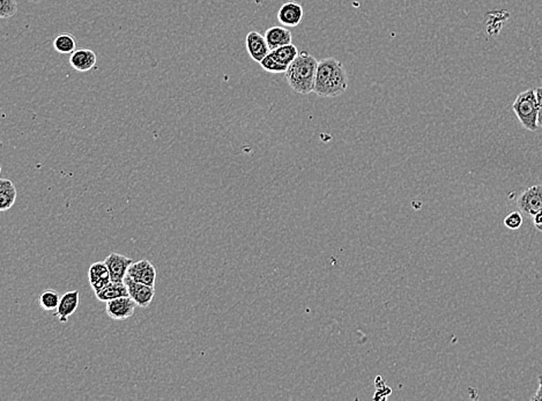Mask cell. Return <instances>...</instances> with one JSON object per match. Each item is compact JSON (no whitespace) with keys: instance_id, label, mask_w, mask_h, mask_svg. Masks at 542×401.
Masks as SVG:
<instances>
[{"instance_id":"cell-1","label":"cell","mask_w":542,"mask_h":401,"mask_svg":"<svg viewBox=\"0 0 542 401\" xmlns=\"http://www.w3.org/2000/svg\"><path fill=\"white\" fill-rule=\"evenodd\" d=\"M348 88L345 66L335 58L319 60L313 93L322 97H338Z\"/></svg>"},{"instance_id":"cell-2","label":"cell","mask_w":542,"mask_h":401,"mask_svg":"<svg viewBox=\"0 0 542 401\" xmlns=\"http://www.w3.org/2000/svg\"><path fill=\"white\" fill-rule=\"evenodd\" d=\"M318 60L306 51H301L286 71L287 83L297 94L309 95L313 93Z\"/></svg>"},{"instance_id":"cell-3","label":"cell","mask_w":542,"mask_h":401,"mask_svg":"<svg viewBox=\"0 0 542 401\" xmlns=\"http://www.w3.org/2000/svg\"><path fill=\"white\" fill-rule=\"evenodd\" d=\"M513 111L520 119L522 128L529 131L538 130V117H539V106L536 100V89H527L517 96L513 102Z\"/></svg>"},{"instance_id":"cell-4","label":"cell","mask_w":542,"mask_h":401,"mask_svg":"<svg viewBox=\"0 0 542 401\" xmlns=\"http://www.w3.org/2000/svg\"><path fill=\"white\" fill-rule=\"evenodd\" d=\"M517 206L526 217L533 219L542 211V185H533L522 191L517 200Z\"/></svg>"},{"instance_id":"cell-5","label":"cell","mask_w":542,"mask_h":401,"mask_svg":"<svg viewBox=\"0 0 542 401\" xmlns=\"http://www.w3.org/2000/svg\"><path fill=\"white\" fill-rule=\"evenodd\" d=\"M124 283L128 286V296L137 303V306H140L142 309H146L151 306V301L155 296V287L148 286L145 283H137L128 276H126Z\"/></svg>"},{"instance_id":"cell-6","label":"cell","mask_w":542,"mask_h":401,"mask_svg":"<svg viewBox=\"0 0 542 401\" xmlns=\"http://www.w3.org/2000/svg\"><path fill=\"white\" fill-rule=\"evenodd\" d=\"M135 306H137V303L130 296H126V297H119V299H111V301L107 302L105 311L111 319L126 320V319L133 316Z\"/></svg>"},{"instance_id":"cell-7","label":"cell","mask_w":542,"mask_h":401,"mask_svg":"<svg viewBox=\"0 0 542 401\" xmlns=\"http://www.w3.org/2000/svg\"><path fill=\"white\" fill-rule=\"evenodd\" d=\"M156 269L151 265V261L142 259L137 263H132L128 267V276L137 283H145L148 286L155 287L156 283Z\"/></svg>"},{"instance_id":"cell-8","label":"cell","mask_w":542,"mask_h":401,"mask_svg":"<svg viewBox=\"0 0 542 401\" xmlns=\"http://www.w3.org/2000/svg\"><path fill=\"white\" fill-rule=\"evenodd\" d=\"M105 265L108 266L111 281L114 283H123L128 276V267L131 266L133 260L123 254H109L104 260Z\"/></svg>"},{"instance_id":"cell-9","label":"cell","mask_w":542,"mask_h":401,"mask_svg":"<svg viewBox=\"0 0 542 401\" xmlns=\"http://www.w3.org/2000/svg\"><path fill=\"white\" fill-rule=\"evenodd\" d=\"M248 53L251 60L256 63H262V60L271 53L270 46L267 44L266 39L258 32H250L245 39Z\"/></svg>"},{"instance_id":"cell-10","label":"cell","mask_w":542,"mask_h":401,"mask_svg":"<svg viewBox=\"0 0 542 401\" xmlns=\"http://www.w3.org/2000/svg\"><path fill=\"white\" fill-rule=\"evenodd\" d=\"M303 7L297 1H288L280 7L278 12V20L285 27H296L302 22Z\"/></svg>"},{"instance_id":"cell-11","label":"cell","mask_w":542,"mask_h":401,"mask_svg":"<svg viewBox=\"0 0 542 401\" xmlns=\"http://www.w3.org/2000/svg\"><path fill=\"white\" fill-rule=\"evenodd\" d=\"M80 293L78 290L66 292L60 297V306L57 308L55 316L60 319V322H66L73 313H76L79 306Z\"/></svg>"},{"instance_id":"cell-12","label":"cell","mask_w":542,"mask_h":401,"mask_svg":"<svg viewBox=\"0 0 542 401\" xmlns=\"http://www.w3.org/2000/svg\"><path fill=\"white\" fill-rule=\"evenodd\" d=\"M88 278L89 283H90L94 293H97L107 285L111 283V276H110L108 266L105 265L104 261H97V263L93 264L92 266L89 267Z\"/></svg>"},{"instance_id":"cell-13","label":"cell","mask_w":542,"mask_h":401,"mask_svg":"<svg viewBox=\"0 0 542 401\" xmlns=\"http://www.w3.org/2000/svg\"><path fill=\"white\" fill-rule=\"evenodd\" d=\"M96 60V53L89 49H76L69 57V64L79 72L90 71L93 67H95Z\"/></svg>"},{"instance_id":"cell-14","label":"cell","mask_w":542,"mask_h":401,"mask_svg":"<svg viewBox=\"0 0 542 401\" xmlns=\"http://www.w3.org/2000/svg\"><path fill=\"white\" fill-rule=\"evenodd\" d=\"M264 36L266 39L267 44L270 46L271 50L278 49L280 46L290 44L292 41V35L290 29L281 26L271 27L266 30Z\"/></svg>"},{"instance_id":"cell-15","label":"cell","mask_w":542,"mask_h":401,"mask_svg":"<svg viewBox=\"0 0 542 401\" xmlns=\"http://www.w3.org/2000/svg\"><path fill=\"white\" fill-rule=\"evenodd\" d=\"M18 197V191L13 182L8 178L0 179V211L6 212L13 208Z\"/></svg>"},{"instance_id":"cell-16","label":"cell","mask_w":542,"mask_h":401,"mask_svg":"<svg viewBox=\"0 0 542 401\" xmlns=\"http://www.w3.org/2000/svg\"><path fill=\"white\" fill-rule=\"evenodd\" d=\"M299 49L294 46L292 43L287 46H280L278 49L271 50L269 53L276 63L279 64L283 69H288L290 64L295 60L296 57L299 56Z\"/></svg>"},{"instance_id":"cell-17","label":"cell","mask_w":542,"mask_h":401,"mask_svg":"<svg viewBox=\"0 0 542 401\" xmlns=\"http://www.w3.org/2000/svg\"><path fill=\"white\" fill-rule=\"evenodd\" d=\"M95 295L100 302L107 303L109 301H111V299L128 296V286H126V283L124 281L123 283H114V281H111L104 288L95 293Z\"/></svg>"},{"instance_id":"cell-18","label":"cell","mask_w":542,"mask_h":401,"mask_svg":"<svg viewBox=\"0 0 542 401\" xmlns=\"http://www.w3.org/2000/svg\"><path fill=\"white\" fill-rule=\"evenodd\" d=\"M53 49L63 55H71L76 50V39L71 34H60L53 40Z\"/></svg>"},{"instance_id":"cell-19","label":"cell","mask_w":542,"mask_h":401,"mask_svg":"<svg viewBox=\"0 0 542 401\" xmlns=\"http://www.w3.org/2000/svg\"><path fill=\"white\" fill-rule=\"evenodd\" d=\"M60 296L55 290H48L40 296V304L43 310L53 311L60 306Z\"/></svg>"},{"instance_id":"cell-20","label":"cell","mask_w":542,"mask_h":401,"mask_svg":"<svg viewBox=\"0 0 542 401\" xmlns=\"http://www.w3.org/2000/svg\"><path fill=\"white\" fill-rule=\"evenodd\" d=\"M18 12L17 0H0V18L10 19Z\"/></svg>"},{"instance_id":"cell-21","label":"cell","mask_w":542,"mask_h":401,"mask_svg":"<svg viewBox=\"0 0 542 401\" xmlns=\"http://www.w3.org/2000/svg\"><path fill=\"white\" fill-rule=\"evenodd\" d=\"M522 222H524L522 214L520 213V212L517 211L511 212V213L504 219V226H506L508 229H511V231L520 229L522 226Z\"/></svg>"},{"instance_id":"cell-22","label":"cell","mask_w":542,"mask_h":401,"mask_svg":"<svg viewBox=\"0 0 542 401\" xmlns=\"http://www.w3.org/2000/svg\"><path fill=\"white\" fill-rule=\"evenodd\" d=\"M536 100L539 106V117H538V125L542 128V87L536 89Z\"/></svg>"},{"instance_id":"cell-23","label":"cell","mask_w":542,"mask_h":401,"mask_svg":"<svg viewBox=\"0 0 542 401\" xmlns=\"http://www.w3.org/2000/svg\"><path fill=\"white\" fill-rule=\"evenodd\" d=\"M539 388L536 390V395L531 397L532 401H542V375L539 376Z\"/></svg>"},{"instance_id":"cell-24","label":"cell","mask_w":542,"mask_h":401,"mask_svg":"<svg viewBox=\"0 0 542 401\" xmlns=\"http://www.w3.org/2000/svg\"><path fill=\"white\" fill-rule=\"evenodd\" d=\"M533 224L539 231H542V211L533 217Z\"/></svg>"}]
</instances>
